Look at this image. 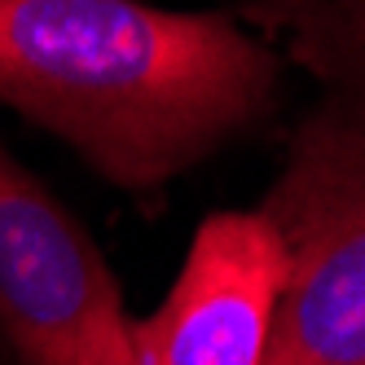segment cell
<instances>
[{
  "instance_id": "1",
  "label": "cell",
  "mask_w": 365,
  "mask_h": 365,
  "mask_svg": "<svg viewBox=\"0 0 365 365\" xmlns=\"http://www.w3.org/2000/svg\"><path fill=\"white\" fill-rule=\"evenodd\" d=\"M277 58L225 14L0 0V101L123 190H159L259 119Z\"/></svg>"
},
{
  "instance_id": "2",
  "label": "cell",
  "mask_w": 365,
  "mask_h": 365,
  "mask_svg": "<svg viewBox=\"0 0 365 365\" xmlns=\"http://www.w3.org/2000/svg\"><path fill=\"white\" fill-rule=\"evenodd\" d=\"M255 212L286 255L264 365H365V110L326 97Z\"/></svg>"
},
{
  "instance_id": "3",
  "label": "cell",
  "mask_w": 365,
  "mask_h": 365,
  "mask_svg": "<svg viewBox=\"0 0 365 365\" xmlns=\"http://www.w3.org/2000/svg\"><path fill=\"white\" fill-rule=\"evenodd\" d=\"M0 326L22 365H133V322L97 242L5 150Z\"/></svg>"
},
{
  "instance_id": "4",
  "label": "cell",
  "mask_w": 365,
  "mask_h": 365,
  "mask_svg": "<svg viewBox=\"0 0 365 365\" xmlns=\"http://www.w3.org/2000/svg\"><path fill=\"white\" fill-rule=\"evenodd\" d=\"M286 255L259 212L207 216L168 299L133 322V365H264Z\"/></svg>"
},
{
  "instance_id": "5",
  "label": "cell",
  "mask_w": 365,
  "mask_h": 365,
  "mask_svg": "<svg viewBox=\"0 0 365 365\" xmlns=\"http://www.w3.org/2000/svg\"><path fill=\"white\" fill-rule=\"evenodd\" d=\"M242 14L277 36L330 97L365 110V0H247Z\"/></svg>"
}]
</instances>
